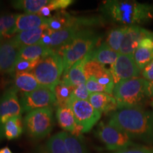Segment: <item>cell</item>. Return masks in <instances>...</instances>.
Returning a JSON list of instances; mask_svg holds the SVG:
<instances>
[{
	"label": "cell",
	"mask_w": 153,
	"mask_h": 153,
	"mask_svg": "<svg viewBox=\"0 0 153 153\" xmlns=\"http://www.w3.org/2000/svg\"><path fill=\"white\" fill-rule=\"evenodd\" d=\"M108 124L125 132L132 139L153 142V117L140 108L116 111L111 115Z\"/></svg>",
	"instance_id": "6da1fadb"
},
{
	"label": "cell",
	"mask_w": 153,
	"mask_h": 153,
	"mask_svg": "<svg viewBox=\"0 0 153 153\" xmlns=\"http://www.w3.org/2000/svg\"><path fill=\"white\" fill-rule=\"evenodd\" d=\"M101 10L111 20L124 26L142 24L153 19V6L137 1H106Z\"/></svg>",
	"instance_id": "7a4b0ae2"
},
{
	"label": "cell",
	"mask_w": 153,
	"mask_h": 153,
	"mask_svg": "<svg viewBox=\"0 0 153 153\" xmlns=\"http://www.w3.org/2000/svg\"><path fill=\"white\" fill-rule=\"evenodd\" d=\"M150 82L140 77L124 80L115 85L112 94L118 109L141 108L147 98L150 97Z\"/></svg>",
	"instance_id": "3957f363"
},
{
	"label": "cell",
	"mask_w": 153,
	"mask_h": 153,
	"mask_svg": "<svg viewBox=\"0 0 153 153\" xmlns=\"http://www.w3.org/2000/svg\"><path fill=\"white\" fill-rule=\"evenodd\" d=\"M100 36L90 29H82L71 43L57 51L62 57L65 72L74 63L85 58L96 48Z\"/></svg>",
	"instance_id": "277c9868"
},
{
	"label": "cell",
	"mask_w": 153,
	"mask_h": 153,
	"mask_svg": "<svg viewBox=\"0 0 153 153\" xmlns=\"http://www.w3.org/2000/svg\"><path fill=\"white\" fill-rule=\"evenodd\" d=\"M63 72L64 66L62 57L53 51L38 61L31 73L41 86L53 89L60 81Z\"/></svg>",
	"instance_id": "5b68a950"
},
{
	"label": "cell",
	"mask_w": 153,
	"mask_h": 153,
	"mask_svg": "<svg viewBox=\"0 0 153 153\" xmlns=\"http://www.w3.org/2000/svg\"><path fill=\"white\" fill-rule=\"evenodd\" d=\"M23 122L25 131L30 137L36 140L44 138L53 130L54 124L53 107L28 112Z\"/></svg>",
	"instance_id": "8992f818"
},
{
	"label": "cell",
	"mask_w": 153,
	"mask_h": 153,
	"mask_svg": "<svg viewBox=\"0 0 153 153\" xmlns=\"http://www.w3.org/2000/svg\"><path fill=\"white\" fill-rule=\"evenodd\" d=\"M96 135L108 150L119 152L135 146L131 137L125 132L103 122L99 125Z\"/></svg>",
	"instance_id": "52a82bcc"
},
{
	"label": "cell",
	"mask_w": 153,
	"mask_h": 153,
	"mask_svg": "<svg viewBox=\"0 0 153 153\" xmlns=\"http://www.w3.org/2000/svg\"><path fill=\"white\" fill-rule=\"evenodd\" d=\"M68 106L73 112L76 123L82 128L83 133L90 131L101 116V113L94 108L89 101L79 100L73 95L69 100Z\"/></svg>",
	"instance_id": "ba28073f"
},
{
	"label": "cell",
	"mask_w": 153,
	"mask_h": 153,
	"mask_svg": "<svg viewBox=\"0 0 153 153\" xmlns=\"http://www.w3.org/2000/svg\"><path fill=\"white\" fill-rule=\"evenodd\" d=\"M19 101L22 112H30L39 108L56 106V100L53 89L43 86L32 92L22 93Z\"/></svg>",
	"instance_id": "9c48e42d"
},
{
	"label": "cell",
	"mask_w": 153,
	"mask_h": 153,
	"mask_svg": "<svg viewBox=\"0 0 153 153\" xmlns=\"http://www.w3.org/2000/svg\"><path fill=\"white\" fill-rule=\"evenodd\" d=\"M22 108L14 87L8 89L0 97V139L4 137V125L10 118L22 116Z\"/></svg>",
	"instance_id": "30bf717a"
},
{
	"label": "cell",
	"mask_w": 153,
	"mask_h": 153,
	"mask_svg": "<svg viewBox=\"0 0 153 153\" xmlns=\"http://www.w3.org/2000/svg\"><path fill=\"white\" fill-rule=\"evenodd\" d=\"M140 71L133 55H130L119 54L110 68L115 85L124 80L137 77L140 75Z\"/></svg>",
	"instance_id": "8fae6325"
},
{
	"label": "cell",
	"mask_w": 153,
	"mask_h": 153,
	"mask_svg": "<svg viewBox=\"0 0 153 153\" xmlns=\"http://www.w3.org/2000/svg\"><path fill=\"white\" fill-rule=\"evenodd\" d=\"M22 48L11 39L0 43V74L13 73Z\"/></svg>",
	"instance_id": "7c38bea8"
},
{
	"label": "cell",
	"mask_w": 153,
	"mask_h": 153,
	"mask_svg": "<svg viewBox=\"0 0 153 153\" xmlns=\"http://www.w3.org/2000/svg\"><path fill=\"white\" fill-rule=\"evenodd\" d=\"M84 72L86 79L94 78L100 85L106 87L110 94H112L115 86L114 78L110 70L106 69L104 65L94 60H89L87 55V60L84 67Z\"/></svg>",
	"instance_id": "4fadbf2b"
},
{
	"label": "cell",
	"mask_w": 153,
	"mask_h": 153,
	"mask_svg": "<svg viewBox=\"0 0 153 153\" xmlns=\"http://www.w3.org/2000/svg\"><path fill=\"white\" fill-rule=\"evenodd\" d=\"M150 33V31L138 26H126L125 35L119 51L120 54L133 55L141 40Z\"/></svg>",
	"instance_id": "5bb4252c"
},
{
	"label": "cell",
	"mask_w": 153,
	"mask_h": 153,
	"mask_svg": "<svg viewBox=\"0 0 153 153\" xmlns=\"http://www.w3.org/2000/svg\"><path fill=\"white\" fill-rule=\"evenodd\" d=\"M80 30H82L81 28L75 26L67 27L57 31L51 30V43L50 48L57 52L71 43Z\"/></svg>",
	"instance_id": "9a60e30c"
},
{
	"label": "cell",
	"mask_w": 153,
	"mask_h": 153,
	"mask_svg": "<svg viewBox=\"0 0 153 153\" xmlns=\"http://www.w3.org/2000/svg\"><path fill=\"white\" fill-rule=\"evenodd\" d=\"M89 101L94 108L99 112L108 114L118 109L116 99L112 94L107 93H92L89 96Z\"/></svg>",
	"instance_id": "2e32d148"
},
{
	"label": "cell",
	"mask_w": 153,
	"mask_h": 153,
	"mask_svg": "<svg viewBox=\"0 0 153 153\" xmlns=\"http://www.w3.org/2000/svg\"><path fill=\"white\" fill-rule=\"evenodd\" d=\"M87 60V56L74 63L68 71L63 72L62 77L60 80L74 87L78 85L86 84L87 79L84 72V67Z\"/></svg>",
	"instance_id": "e0dca14e"
},
{
	"label": "cell",
	"mask_w": 153,
	"mask_h": 153,
	"mask_svg": "<svg viewBox=\"0 0 153 153\" xmlns=\"http://www.w3.org/2000/svg\"><path fill=\"white\" fill-rule=\"evenodd\" d=\"M47 24V19L43 18L37 14H18L16 21V34L21 32L34 29Z\"/></svg>",
	"instance_id": "ac0fdd59"
},
{
	"label": "cell",
	"mask_w": 153,
	"mask_h": 153,
	"mask_svg": "<svg viewBox=\"0 0 153 153\" xmlns=\"http://www.w3.org/2000/svg\"><path fill=\"white\" fill-rule=\"evenodd\" d=\"M49 27L47 24H44L40 27L34 28V29L26 30V31L17 33L13 38V39L22 48L23 47L37 44L41 41L43 33Z\"/></svg>",
	"instance_id": "d6986e66"
},
{
	"label": "cell",
	"mask_w": 153,
	"mask_h": 153,
	"mask_svg": "<svg viewBox=\"0 0 153 153\" xmlns=\"http://www.w3.org/2000/svg\"><path fill=\"white\" fill-rule=\"evenodd\" d=\"M120 53L113 51L107 45L106 43H102L99 46L94 50L90 54L88 55V59L94 60L101 63L103 65H112L116 62Z\"/></svg>",
	"instance_id": "ffe728a7"
},
{
	"label": "cell",
	"mask_w": 153,
	"mask_h": 153,
	"mask_svg": "<svg viewBox=\"0 0 153 153\" xmlns=\"http://www.w3.org/2000/svg\"><path fill=\"white\" fill-rule=\"evenodd\" d=\"M14 89L22 93H30L42 86L31 72H19L14 74Z\"/></svg>",
	"instance_id": "44dd1931"
},
{
	"label": "cell",
	"mask_w": 153,
	"mask_h": 153,
	"mask_svg": "<svg viewBox=\"0 0 153 153\" xmlns=\"http://www.w3.org/2000/svg\"><path fill=\"white\" fill-rule=\"evenodd\" d=\"M75 19L76 17L65 11H60L54 16L47 19V25L51 30L57 31L67 27L75 26Z\"/></svg>",
	"instance_id": "7402d4cb"
},
{
	"label": "cell",
	"mask_w": 153,
	"mask_h": 153,
	"mask_svg": "<svg viewBox=\"0 0 153 153\" xmlns=\"http://www.w3.org/2000/svg\"><path fill=\"white\" fill-rule=\"evenodd\" d=\"M52 49L41 43L23 47L21 49L19 59L28 60H40L41 58L53 52Z\"/></svg>",
	"instance_id": "603a6c76"
},
{
	"label": "cell",
	"mask_w": 153,
	"mask_h": 153,
	"mask_svg": "<svg viewBox=\"0 0 153 153\" xmlns=\"http://www.w3.org/2000/svg\"><path fill=\"white\" fill-rule=\"evenodd\" d=\"M56 118L59 126L64 131L70 132V133H72L77 126L73 112L68 106L57 107Z\"/></svg>",
	"instance_id": "cb8c5ba5"
},
{
	"label": "cell",
	"mask_w": 153,
	"mask_h": 153,
	"mask_svg": "<svg viewBox=\"0 0 153 153\" xmlns=\"http://www.w3.org/2000/svg\"><path fill=\"white\" fill-rule=\"evenodd\" d=\"M74 89V87L73 86L68 85L60 80L53 89L56 100V106H68V101L73 94Z\"/></svg>",
	"instance_id": "d4e9b609"
},
{
	"label": "cell",
	"mask_w": 153,
	"mask_h": 153,
	"mask_svg": "<svg viewBox=\"0 0 153 153\" xmlns=\"http://www.w3.org/2000/svg\"><path fill=\"white\" fill-rule=\"evenodd\" d=\"M51 0H16L11 1L13 7L24 11L26 14H38L43 7L48 4Z\"/></svg>",
	"instance_id": "484cf974"
},
{
	"label": "cell",
	"mask_w": 153,
	"mask_h": 153,
	"mask_svg": "<svg viewBox=\"0 0 153 153\" xmlns=\"http://www.w3.org/2000/svg\"><path fill=\"white\" fill-rule=\"evenodd\" d=\"M24 122L22 116H16L9 119L4 128V137L8 140L19 138L24 131Z\"/></svg>",
	"instance_id": "4316f807"
},
{
	"label": "cell",
	"mask_w": 153,
	"mask_h": 153,
	"mask_svg": "<svg viewBox=\"0 0 153 153\" xmlns=\"http://www.w3.org/2000/svg\"><path fill=\"white\" fill-rule=\"evenodd\" d=\"M18 14H7L0 16V38H10L16 35L15 26Z\"/></svg>",
	"instance_id": "83f0119b"
},
{
	"label": "cell",
	"mask_w": 153,
	"mask_h": 153,
	"mask_svg": "<svg viewBox=\"0 0 153 153\" xmlns=\"http://www.w3.org/2000/svg\"><path fill=\"white\" fill-rule=\"evenodd\" d=\"M65 132H59L50 137L45 145L48 153H68L65 141Z\"/></svg>",
	"instance_id": "f1b7e54d"
},
{
	"label": "cell",
	"mask_w": 153,
	"mask_h": 153,
	"mask_svg": "<svg viewBox=\"0 0 153 153\" xmlns=\"http://www.w3.org/2000/svg\"><path fill=\"white\" fill-rule=\"evenodd\" d=\"M126 29V26H121V27L111 29L108 32L105 43L113 51L119 53L124 35H125Z\"/></svg>",
	"instance_id": "f546056e"
},
{
	"label": "cell",
	"mask_w": 153,
	"mask_h": 153,
	"mask_svg": "<svg viewBox=\"0 0 153 153\" xmlns=\"http://www.w3.org/2000/svg\"><path fill=\"white\" fill-rule=\"evenodd\" d=\"M133 57L137 68L143 70L153 60V50L137 47Z\"/></svg>",
	"instance_id": "4dcf8cb0"
},
{
	"label": "cell",
	"mask_w": 153,
	"mask_h": 153,
	"mask_svg": "<svg viewBox=\"0 0 153 153\" xmlns=\"http://www.w3.org/2000/svg\"><path fill=\"white\" fill-rule=\"evenodd\" d=\"M65 141L68 153H87L85 145L79 137L65 132Z\"/></svg>",
	"instance_id": "1f68e13d"
},
{
	"label": "cell",
	"mask_w": 153,
	"mask_h": 153,
	"mask_svg": "<svg viewBox=\"0 0 153 153\" xmlns=\"http://www.w3.org/2000/svg\"><path fill=\"white\" fill-rule=\"evenodd\" d=\"M74 1L72 0H51L48 4L43 7L37 14L43 18L48 19V17L51 16L53 11L66 9Z\"/></svg>",
	"instance_id": "d6a6232c"
},
{
	"label": "cell",
	"mask_w": 153,
	"mask_h": 153,
	"mask_svg": "<svg viewBox=\"0 0 153 153\" xmlns=\"http://www.w3.org/2000/svg\"><path fill=\"white\" fill-rule=\"evenodd\" d=\"M39 60H28L24 59H19L15 65L13 74L19 72H31L37 65Z\"/></svg>",
	"instance_id": "836d02e7"
},
{
	"label": "cell",
	"mask_w": 153,
	"mask_h": 153,
	"mask_svg": "<svg viewBox=\"0 0 153 153\" xmlns=\"http://www.w3.org/2000/svg\"><path fill=\"white\" fill-rule=\"evenodd\" d=\"M86 87L87 90L90 94L92 93H108V89L106 87L99 83L95 79L92 77L89 78L86 82Z\"/></svg>",
	"instance_id": "e575fe53"
},
{
	"label": "cell",
	"mask_w": 153,
	"mask_h": 153,
	"mask_svg": "<svg viewBox=\"0 0 153 153\" xmlns=\"http://www.w3.org/2000/svg\"><path fill=\"white\" fill-rule=\"evenodd\" d=\"M72 95L76 99H79V100L89 101L90 93L87 90V87H86V84H83V85H78L74 87L73 94Z\"/></svg>",
	"instance_id": "d590c367"
},
{
	"label": "cell",
	"mask_w": 153,
	"mask_h": 153,
	"mask_svg": "<svg viewBox=\"0 0 153 153\" xmlns=\"http://www.w3.org/2000/svg\"><path fill=\"white\" fill-rule=\"evenodd\" d=\"M113 153H153V148L144 146H133L124 150Z\"/></svg>",
	"instance_id": "8d00e7d4"
},
{
	"label": "cell",
	"mask_w": 153,
	"mask_h": 153,
	"mask_svg": "<svg viewBox=\"0 0 153 153\" xmlns=\"http://www.w3.org/2000/svg\"><path fill=\"white\" fill-rule=\"evenodd\" d=\"M142 75L147 81L153 82V60L142 70Z\"/></svg>",
	"instance_id": "74e56055"
},
{
	"label": "cell",
	"mask_w": 153,
	"mask_h": 153,
	"mask_svg": "<svg viewBox=\"0 0 153 153\" xmlns=\"http://www.w3.org/2000/svg\"><path fill=\"white\" fill-rule=\"evenodd\" d=\"M0 153H13L8 147H4V148L0 149Z\"/></svg>",
	"instance_id": "f35d334b"
},
{
	"label": "cell",
	"mask_w": 153,
	"mask_h": 153,
	"mask_svg": "<svg viewBox=\"0 0 153 153\" xmlns=\"http://www.w3.org/2000/svg\"><path fill=\"white\" fill-rule=\"evenodd\" d=\"M149 92H150V97L153 95V82H150V89H149Z\"/></svg>",
	"instance_id": "ab89813d"
},
{
	"label": "cell",
	"mask_w": 153,
	"mask_h": 153,
	"mask_svg": "<svg viewBox=\"0 0 153 153\" xmlns=\"http://www.w3.org/2000/svg\"><path fill=\"white\" fill-rule=\"evenodd\" d=\"M151 106H152V108H153V99L152 100V101H151Z\"/></svg>",
	"instance_id": "60d3db41"
},
{
	"label": "cell",
	"mask_w": 153,
	"mask_h": 153,
	"mask_svg": "<svg viewBox=\"0 0 153 153\" xmlns=\"http://www.w3.org/2000/svg\"><path fill=\"white\" fill-rule=\"evenodd\" d=\"M41 153H48V152H46V151H45V150H43V152H41Z\"/></svg>",
	"instance_id": "b9f144b4"
},
{
	"label": "cell",
	"mask_w": 153,
	"mask_h": 153,
	"mask_svg": "<svg viewBox=\"0 0 153 153\" xmlns=\"http://www.w3.org/2000/svg\"><path fill=\"white\" fill-rule=\"evenodd\" d=\"M3 41V40L2 39H1V38H0V43H1V42H2Z\"/></svg>",
	"instance_id": "7bdbcfd3"
},
{
	"label": "cell",
	"mask_w": 153,
	"mask_h": 153,
	"mask_svg": "<svg viewBox=\"0 0 153 153\" xmlns=\"http://www.w3.org/2000/svg\"><path fill=\"white\" fill-rule=\"evenodd\" d=\"M152 117H153V113L152 114Z\"/></svg>",
	"instance_id": "ee69618b"
}]
</instances>
